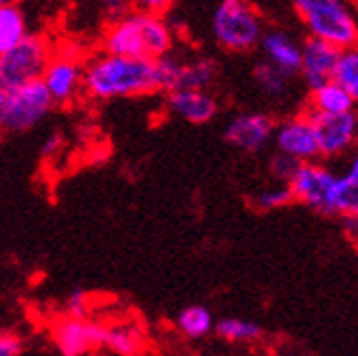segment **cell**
Instances as JSON below:
<instances>
[{
	"label": "cell",
	"instance_id": "6da1fadb",
	"mask_svg": "<svg viewBox=\"0 0 358 356\" xmlns=\"http://www.w3.org/2000/svg\"><path fill=\"white\" fill-rule=\"evenodd\" d=\"M83 92L94 101L129 99L159 92L155 59L99 52L83 62Z\"/></svg>",
	"mask_w": 358,
	"mask_h": 356
},
{
	"label": "cell",
	"instance_id": "7a4b0ae2",
	"mask_svg": "<svg viewBox=\"0 0 358 356\" xmlns=\"http://www.w3.org/2000/svg\"><path fill=\"white\" fill-rule=\"evenodd\" d=\"M175 44V35L164 15L127 11L116 17L103 33V50L112 55L159 59L169 55Z\"/></svg>",
	"mask_w": 358,
	"mask_h": 356
},
{
	"label": "cell",
	"instance_id": "3957f363",
	"mask_svg": "<svg viewBox=\"0 0 358 356\" xmlns=\"http://www.w3.org/2000/svg\"><path fill=\"white\" fill-rule=\"evenodd\" d=\"M291 7L308 38L324 40L338 50L358 44V13L350 0H291Z\"/></svg>",
	"mask_w": 358,
	"mask_h": 356
},
{
	"label": "cell",
	"instance_id": "277c9868",
	"mask_svg": "<svg viewBox=\"0 0 358 356\" xmlns=\"http://www.w3.org/2000/svg\"><path fill=\"white\" fill-rule=\"evenodd\" d=\"M264 29L262 13L249 0H221L212 13V38L229 52L258 48Z\"/></svg>",
	"mask_w": 358,
	"mask_h": 356
},
{
	"label": "cell",
	"instance_id": "5b68a950",
	"mask_svg": "<svg viewBox=\"0 0 358 356\" xmlns=\"http://www.w3.org/2000/svg\"><path fill=\"white\" fill-rule=\"evenodd\" d=\"M52 55L55 52L46 35L29 33L20 44L0 55V79L9 87L40 81Z\"/></svg>",
	"mask_w": 358,
	"mask_h": 356
},
{
	"label": "cell",
	"instance_id": "8992f818",
	"mask_svg": "<svg viewBox=\"0 0 358 356\" xmlns=\"http://www.w3.org/2000/svg\"><path fill=\"white\" fill-rule=\"evenodd\" d=\"M336 180L338 175L321 162H303L291 177L289 188L293 201H299L319 215H336Z\"/></svg>",
	"mask_w": 358,
	"mask_h": 356
},
{
	"label": "cell",
	"instance_id": "52a82bcc",
	"mask_svg": "<svg viewBox=\"0 0 358 356\" xmlns=\"http://www.w3.org/2000/svg\"><path fill=\"white\" fill-rule=\"evenodd\" d=\"M52 108H55V103H52L42 81L11 87L7 118H5V134H22L33 129L35 124L42 122L50 114Z\"/></svg>",
	"mask_w": 358,
	"mask_h": 356
},
{
	"label": "cell",
	"instance_id": "ba28073f",
	"mask_svg": "<svg viewBox=\"0 0 358 356\" xmlns=\"http://www.w3.org/2000/svg\"><path fill=\"white\" fill-rule=\"evenodd\" d=\"M315 140L319 157H338L345 155L358 145V112H343V114H317L306 112Z\"/></svg>",
	"mask_w": 358,
	"mask_h": 356
},
{
	"label": "cell",
	"instance_id": "9c48e42d",
	"mask_svg": "<svg viewBox=\"0 0 358 356\" xmlns=\"http://www.w3.org/2000/svg\"><path fill=\"white\" fill-rule=\"evenodd\" d=\"M107 326L87 317H64L52 324V341L64 356H87L103 348Z\"/></svg>",
	"mask_w": 358,
	"mask_h": 356
},
{
	"label": "cell",
	"instance_id": "30bf717a",
	"mask_svg": "<svg viewBox=\"0 0 358 356\" xmlns=\"http://www.w3.org/2000/svg\"><path fill=\"white\" fill-rule=\"evenodd\" d=\"M40 81L55 105L73 103L83 92V62L70 52H55Z\"/></svg>",
	"mask_w": 358,
	"mask_h": 356
},
{
	"label": "cell",
	"instance_id": "8fae6325",
	"mask_svg": "<svg viewBox=\"0 0 358 356\" xmlns=\"http://www.w3.org/2000/svg\"><path fill=\"white\" fill-rule=\"evenodd\" d=\"M273 142H275L278 153L297 159L299 164L315 162L319 157L315 131H313V124H310L306 112L291 116V118H284L282 122H275Z\"/></svg>",
	"mask_w": 358,
	"mask_h": 356
},
{
	"label": "cell",
	"instance_id": "7c38bea8",
	"mask_svg": "<svg viewBox=\"0 0 358 356\" xmlns=\"http://www.w3.org/2000/svg\"><path fill=\"white\" fill-rule=\"evenodd\" d=\"M275 120L264 112H243L225 127V140L231 147L247 153L262 151L273 140Z\"/></svg>",
	"mask_w": 358,
	"mask_h": 356
},
{
	"label": "cell",
	"instance_id": "4fadbf2b",
	"mask_svg": "<svg viewBox=\"0 0 358 356\" xmlns=\"http://www.w3.org/2000/svg\"><path fill=\"white\" fill-rule=\"evenodd\" d=\"M262 52V62L273 66L286 77L299 75L301 66V42H297L289 31L284 29H264V35L258 44Z\"/></svg>",
	"mask_w": 358,
	"mask_h": 356
},
{
	"label": "cell",
	"instance_id": "5bb4252c",
	"mask_svg": "<svg viewBox=\"0 0 358 356\" xmlns=\"http://www.w3.org/2000/svg\"><path fill=\"white\" fill-rule=\"evenodd\" d=\"M338 52L341 50L317 38H308L306 42H301L299 75L303 83L308 85V90L332 79L336 62H338Z\"/></svg>",
	"mask_w": 358,
	"mask_h": 356
},
{
	"label": "cell",
	"instance_id": "9a60e30c",
	"mask_svg": "<svg viewBox=\"0 0 358 356\" xmlns=\"http://www.w3.org/2000/svg\"><path fill=\"white\" fill-rule=\"evenodd\" d=\"M166 105L175 116L190 124H206L219 114V101L208 90H173Z\"/></svg>",
	"mask_w": 358,
	"mask_h": 356
},
{
	"label": "cell",
	"instance_id": "2e32d148",
	"mask_svg": "<svg viewBox=\"0 0 358 356\" xmlns=\"http://www.w3.org/2000/svg\"><path fill=\"white\" fill-rule=\"evenodd\" d=\"M356 110L354 101L350 99V94L338 85L334 79L321 83L310 90L308 97V112H317V114H343V112H352Z\"/></svg>",
	"mask_w": 358,
	"mask_h": 356
},
{
	"label": "cell",
	"instance_id": "e0dca14e",
	"mask_svg": "<svg viewBox=\"0 0 358 356\" xmlns=\"http://www.w3.org/2000/svg\"><path fill=\"white\" fill-rule=\"evenodd\" d=\"M336 215L358 219V149L336 180Z\"/></svg>",
	"mask_w": 358,
	"mask_h": 356
},
{
	"label": "cell",
	"instance_id": "ac0fdd59",
	"mask_svg": "<svg viewBox=\"0 0 358 356\" xmlns=\"http://www.w3.org/2000/svg\"><path fill=\"white\" fill-rule=\"evenodd\" d=\"M29 35V22L22 7L3 5L0 7V55H5L15 44H20Z\"/></svg>",
	"mask_w": 358,
	"mask_h": 356
},
{
	"label": "cell",
	"instance_id": "d6986e66",
	"mask_svg": "<svg viewBox=\"0 0 358 356\" xmlns=\"http://www.w3.org/2000/svg\"><path fill=\"white\" fill-rule=\"evenodd\" d=\"M219 64L212 57H194L182 64V75H179L177 90H208L217 81Z\"/></svg>",
	"mask_w": 358,
	"mask_h": 356
},
{
	"label": "cell",
	"instance_id": "ffe728a7",
	"mask_svg": "<svg viewBox=\"0 0 358 356\" xmlns=\"http://www.w3.org/2000/svg\"><path fill=\"white\" fill-rule=\"evenodd\" d=\"M103 348L118 356H138L145 348V334L136 324H114L107 326Z\"/></svg>",
	"mask_w": 358,
	"mask_h": 356
},
{
	"label": "cell",
	"instance_id": "44dd1931",
	"mask_svg": "<svg viewBox=\"0 0 358 356\" xmlns=\"http://www.w3.org/2000/svg\"><path fill=\"white\" fill-rule=\"evenodd\" d=\"M214 332L221 336L223 341L229 343H252L262 336V326L252 322V319H241V317H225L221 322H214Z\"/></svg>",
	"mask_w": 358,
	"mask_h": 356
},
{
	"label": "cell",
	"instance_id": "7402d4cb",
	"mask_svg": "<svg viewBox=\"0 0 358 356\" xmlns=\"http://www.w3.org/2000/svg\"><path fill=\"white\" fill-rule=\"evenodd\" d=\"M332 79L350 94L354 105H358V44L338 52Z\"/></svg>",
	"mask_w": 358,
	"mask_h": 356
},
{
	"label": "cell",
	"instance_id": "603a6c76",
	"mask_svg": "<svg viewBox=\"0 0 358 356\" xmlns=\"http://www.w3.org/2000/svg\"><path fill=\"white\" fill-rule=\"evenodd\" d=\"M177 328L182 334H186L188 339H201V336L212 332L214 317L206 306L194 304L177 315Z\"/></svg>",
	"mask_w": 358,
	"mask_h": 356
},
{
	"label": "cell",
	"instance_id": "cb8c5ba5",
	"mask_svg": "<svg viewBox=\"0 0 358 356\" xmlns=\"http://www.w3.org/2000/svg\"><path fill=\"white\" fill-rule=\"evenodd\" d=\"M254 79L268 99H280L286 94V90H289V77L282 75L280 70H275L273 66H268L266 62L256 64Z\"/></svg>",
	"mask_w": 358,
	"mask_h": 356
},
{
	"label": "cell",
	"instance_id": "d4e9b609",
	"mask_svg": "<svg viewBox=\"0 0 358 356\" xmlns=\"http://www.w3.org/2000/svg\"><path fill=\"white\" fill-rule=\"evenodd\" d=\"M182 59L173 57L171 52L164 57L155 59V77H157V90L159 92H173L177 90L179 75H182Z\"/></svg>",
	"mask_w": 358,
	"mask_h": 356
},
{
	"label": "cell",
	"instance_id": "484cf974",
	"mask_svg": "<svg viewBox=\"0 0 358 356\" xmlns=\"http://www.w3.org/2000/svg\"><path fill=\"white\" fill-rule=\"evenodd\" d=\"M289 204H293V192H291L289 184H280V182L271 188L260 190L254 197V206L260 210H278Z\"/></svg>",
	"mask_w": 358,
	"mask_h": 356
},
{
	"label": "cell",
	"instance_id": "4316f807",
	"mask_svg": "<svg viewBox=\"0 0 358 356\" xmlns=\"http://www.w3.org/2000/svg\"><path fill=\"white\" fill-rule=\"evenodd\" d=\"M299 162L289 155H282V153H275V157L271 159V175L275 177V180L280 184H289L291 177L295 175Z\"/></svg>",
	"mask_w": 358,
	"mask_h": 356
},
{
	"label": "cell",
	"instance_id": "83f0119b",
	"mask_svg": "<svg viewBox=\"0 0 358 356\" xmlns=\"http://www.w3.org/2000/svg\"><path fill=\"white\" fill-rule=\"evenodd\" d=\"M173 5V0H129L131 11L142 13H153V15H164Z\"/></svg>",
	"mask_w": 358,
	"mask_h": 356
},
{
	"label": "cell",
	"instance_id": "f1b7e54d",
	"mask_svg": "<svg viewBox=\"0 0 358 356\" xmlns=\"http://www.w3.org/2000/svg\"><path fill=\"white\" fill-rule=\"evenodd\" d=\"M87 301H90L87 291L75 289L73 293H70L68 301H66L68 315H70V317H87Z\"/></svg>",
	"mask_w": 358,
	"mask_h": 356
},
{
	"label": "cell",
	"instance_id": "f546056e",
	"mask_svg": "<svg viewBox=\"0 0 358 356\" xmlns=\"http://www.w3.org/2000/svg\"><path fill=\"white\" fill-rule=\"evenodd\" d=\"M22 339L13 332H0V356H20Z\"/></svg>",
	"mask_w": 358,
	"mask_h": 356
},
{
	"label": "cell",
	"instance_id": "4dcf8cb0",
	"mask_svg": "<svg viewBox=\"0 0 358 356\" xmlns=\"http://www.w3.org/2000/svg\"><path fill=\"white\" fill-rule=\"evenodd\" d=\"M101 7L110 20H116V17L129 11V0H101Z\"/></svg>",
	"mask_w": 358,
	"mask_h": 356
},
{
	"label": "cell",
	"instance_id": "1f68e13d",
	"mask_svg": "<svg viewBox=\"0 0 358 356\" xmlns=\"http://www.w3.org/2000/svg\"><path fill=\"white\" fill-rule=\"evenodd\" d=\"M9 92L11 87L0 79V134H5V118H7V108H9Z\"/></svg>",
	"mask_w": 358,
	"mask_h": 356
},
{
	"label": "cell",
	"instance_id": "d6a6232c",
	"mask_svg": "<svg viewBox=\"0 0 358 356\" xmlns=\"http://www.w3.org/2000/svg\"><path fill=\"white\" fill-rule=\"evenodd\" d=\"M64 145V138L59 134H52L44 140V145H42V155L44 157H52V155H57L59 149Z\"/></svg>",
	"mask_w": 358,
	"mask_h": 356
},
{
	"label": "cell",
	"instance_id": "836d02e7",
	"mask_svg": "<svg viewBox=\"0 0 358 356\" xmlns=\"http://www.w3.org/2000/svg\"><path fill=\"white\" fill-rule=\"evenodd\" d=\"M343 227H345L348 236L358 238V219H354V217H343Z\"/></svg>",
	"mask_w": 358,
	"mask_h": 356
},
{
	"label": "cell",
	"instance_id": "e575fe53",
	"mask_svg": "<svg viewBox=\"0 0 358 356\" xmlns=\"http://www.w3.org/2000/svg\"><path fill=\"white\" fill-rule=\"evenodd\" d=\"M15 3V0H0V7H3V5H13Z\"/></svg>",
	"mask_w": 358,
	"mask_h": 356
},
{
	"label": "cell",
	"instance_id": "d590c367",
	"mask_svg": "<svg viewBox=\"0 0 358 356\" xmlns=\"http://www.w3.org/2000/svg\"><path fill=\"white\" fill-rule=\"evenodd\" d=\"M350 5L354 7V11L358 13V0H350Z\"/></svg>",
	"mask_w": 358,
	"mask_h": 356
},
{
	"label": "cell",
	"instance_id": "8d00e7d4",
	"mask_svg": "<svg viewBox=\"0 0 358 356\" xmlns=\"http://www.w3.org/2000/svg\"><path fill=\"white\" fill-rule=\"evenodd\" d=\"M87 356H103V354H87Z\"/></svg>",
	"mask_w": 358,
	"mask_h": 356
},
{
	"label": "cell",
	"instance_id": "74e56055",
	"mask_svg": "<svg viewBox=\"0 0 358 356\" xmlns=\"http://www.w3.org/2000/svg\"><path fill=\"white\" fill-rule=\"evenodd\" d=\"M356 252H358V238H356Z\"/></svg>",
	"mask_w": 358,
	"mask_h": 356
}]
</instances>
